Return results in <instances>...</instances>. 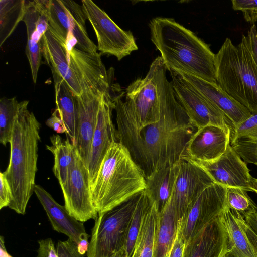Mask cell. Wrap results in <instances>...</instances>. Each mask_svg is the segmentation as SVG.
Wrapping results in <instances>:
<instances>
[{
	"instance_id": "cell-32",
	"label": "cell",
	"mask_w": 257,
	"mask_h": 257,
	"mask_svg": "<svg viewBox=\"0 0 257 257\" xmlns=\"http://www.w3.org/2000/svg\"><path fill=\"white\" fill-rule=\"evenodd\" d=\"M151 200L145 190L141 192L136 208L132 216L126 237L124 249L127 257H132L143 218Z\"/></svg>"
},
{
	"instance_id": "cell-25",
	"label": "cell",
	"mask_w": 257,
	"mask_h": 257,
	"mask_svg": "<svg viewBox=\"0 0 257 257\" xmlns=\"http://www.w3.org/2000/svg\"><path fill=\"white\" fill-rule=\"evenodd\" d=\"M221 217L228 237L229 250L238 257H257L242 226L243 217L226 207Z\"/></svg>"
},
{
	"instance_id": "cell-34",
	"label": "cell",
	"mask_w": 257,
	"mask_h": 257,
	"mask_svg": "<svg viewBox=\"0 0 257 257\" xmlns=\"http://www.w3.org/2000/svg\"><path fill=\"white\" fill-rule=\"evenodd\" d=\"M230 145L245 162L257 166V142L239 138L230 142Z\"/></svg>"
},
{
	"instance_id": "cell-40",
	"label": "cell",
	"mask_w": 257,
	"mask_h": 257,
	"mask_svg": "<svg viewBox=\"0 0 257 257\" xmlns=\"http://www.w3.org/2000/svg\"><path fill=\"white\" fill-rule=\"evenodd\" d=\"M245 38L248 48L257 67V27L255 24L251 26Z\"/></svg>"
},
{
	"instance_id": "cell-20",
	"label": "cell",
	"mask_w": 257,
	"mask_h": 257,
	"mask_svg": "<svg viewBox=\"0 0 257 257\" xmlns=\"http://www.w3.org/2000/svg\"><path fill=\"white\" fill-rule=\"evenodd\" d=\"M34 193L46 211L53 229L67 235L77 244L87 235L83 222L72 217L65 206L57 203L40 185H35Z\"/></svg>"
},
{
	"instance_id": "cell-12",
	"label": "cell",
	"mask_w": 257,
	"mask_h": 257,
	"mask_svg": "<svg viewBox=\"0 0 257 257\" xmlns=\"http://www.w3.org/2000/svg\"><path fill=\"white\" fill-rule=\"evenodd\" d=\"M74 158L66 182L61 187L65 207L72 217L84 222L98 216L91 196L89 173L75 146Z\"/></svg>"
},
{
	"instance_id": "cell-44",
	"label": "cell",
	"mask_w": 257,
	"mask_h": 257,
	"mask_svg": "<svg viewBox=\"0 0 257 257\" xmlns=\"http://www.w3.org/2000/svg\"><path fill=\"white\" fill-rule=\"evenodd\" d=\"M246 224L257 235V212L244 217Z\"/></svg>"
},
{
	"instance_id": "cell-36",
	"label": "cell",
	"mask_w": 257,
	"mask_h": 257,
	"mask_svg": "<svg viewBox=\"0 0 257 257\" xmlns=\"http://www.w3.org/2000/svg\"><path fill=\"white\" fill-rule=\"evenodd\" d=\"M232 8L242 12L246 21L252 25L257 21V0H232Z\"/></svg>"
},
{
	"instance_id": "cell-35",
	"label": "cell",
	"mask_w": 257,
	"mask_h": 257,
	"mask_svg": "<svg viewBox=\"0 0 257 257\" xmlns=\"http://www.w3.org/2000/svg\"><path fill=\"white\" fill-rule=\"evenodd\" d=\"M239 138L257 142V113H251L247 119L235 127L230 142Z\"/></svg>"
},
{
	"instance_id": "cell-46",
	"label": "cell",
	"mask_w": 257,
	"mask_h": 257,
	"mask_svg": "<svg viewBox=\"0 0 257 257\" xmlns=\"http://www.w3.org/2000/svg\"><path fill=\"white\" fill-rule=\"evenodd\" d=\"M0 257H12L6 250L4 238L3 236H1L0 237Z\"/></svg>"
},
{
	"instance_id": "cell-22",
	"label": "cell",
	"mask_w": 257,
	"mask_h": 257,
	"mask_svg": "<svg viewBox=\"0 0 257 257\" xmlns=\"http://www.w3.org/2000/svg\"><path fill=\"white\" fill-rule=\"evenodd\" d=\"M179 169V161L168 164L145 178V191L155 204L159 214L165 208L172 194Z\"/></svg>"
},
{
	"instance_id": "cell-38",
	"label": "cell",
	"mask_w": 257,
	"mask_h": 257,
	"mask_svg": "<svg viewBox=\"0 0 257 257\" xmlns=\"http://www.w3.org/2000/svg\"><path fill=\"white\" fill-rule=\"evenodd\" d=\"M12 200V194L9 184L4 172L0 173V209L8 207Z\"/></svg>"
},
{
	"instance_id": "cell-28",
	"label": "cell",
	"mask_w": 257,
	"mask_h": 257,
	"mask_svg": "<svg viewBox=\"0 0 257 257\" xmlns=\"http://www.w3.org/2000/svg\"><path fill=\"white\" fill-rule=\"evenodd\" d=\"M158 215L157 207L151 200L144 215L132 257H153Z\"/></svg>"
},
{
	"instance_id": "cell-29",
	"label": "cell",
	"mask_w": 257,
	"mask_h": 257,
	"mask_svg": "<svg viewBox=\"0 0 257 257\" xmlns=\"http://www.w3.org/2000/svg\"><path fill=\"white\" fill-rule=\"evenodd\" d=\"M65 6L71 24L72 34L76 44L75 47L83 51L97 53V46L91 40L87 33L86 17L82 5L70 0H61Z\"/></svg>"
},
{
	"instance_id": "cell-48",
	"label": "cell",
	"mask_w": 257,
	"mask_h": 257,
	"mask_svg": "<svg viewBox=\"0 0 257 257\" xmlns=\"http://www.w3.org/2000/svg\"><path fill=\"white\" fill-rule=\"evenodd\" d=\"M250 189L251 192H254L257 194V179L253 178Z\"/></svg>"
},
{
	"instance_id": "cell-5",
	"label": "cell",
	"mask_w": 257,
	"mask_h": 257,
	"mask_svg": "<svg viewBox=\"0 0 257 257\" xmlns=\"http://www.w3.org/2000/svg\"><path fill=\"white\" fill-rule=\"evenodd\" d=\"M145 177L126 148L118 141L108 150L90 186L98 213L109 211L145 190Z\"/></svg>"
},
{
	"instance_id": "cell-2",
	"label": "cell",
	"mask_w": 257,
	"mask_h": 257,
	"mask_svg": "<svg viewBox=\"0 0 257 257\" xmlns=\"http://www.w3.org/2000/svg\"><path fill=\"white\" fill-rule=\"evenodd\" d=\"M149 27L151 41L167 70L217 83L215 54L209 45L172 18H155Z\"/></svg>"
},
{
	"instance_id": "cell-41",
	"label": "cell",
	"mask_w": 257,
	"mask_h": 257,
	"mask_svg": "<svg viewBox=\"0 0 257 257\" xmlns=\"http://www.w3.org/2000/svg\"><path fill=\"white\" fill-rule=\"evenodd\" d=\"M46 124L48 127L52 128L57 134L66 132L65 124L56 109L52 113V116L47 119Z\"/></svg>"
},
{
	"instance_id": "cell-7",
	"label": "cell",
	"mask_w": 257,
	"mask_h": 257,
	"mask_svg": "<svg viewBox=\"0 0 257 257\" xmlns=\"http://www.w3.org/2000/svg\"><path fill=\"white\" fill-rule=\"evenodd\" d=\"M141 193L109 211L98 213L92 229L87 257H110L124 248Z\"/></svg>"
},
{
	"instance_id": "cell-6",
	"label": "cell",
	"mask_w": 257,
	"mask_h": 257,
	"mask_svg": "<svg viewBox=\"0 0 257 257\" xmlns=\"http://www.w3.org/2000/svg\"><path fill=\"white\" fill-rule=\"evenodd\" d=\"M214 67L217 84L251 113H256L257 67L245 36L237 46L226 38L215 54Z\"/></svg>"
},
{
	"instance_id": "cell-24",
	"label": "cell",
	"mask_w": 257,
	"mask_h": 257,
	"mask_svg": "<svg viewBox=\"0 0 257 257\" xmlns=\"http://www.w3.org/2000/svg\"><path fill=\"white\" fill-rule=\"evenodd\" d=\"M48 31L65 49L67 56L76 44L67 9L61 0H48Z\"/></svg>"
},
{
	"instance_id": "cell-42",
	"label": "cell",
	"mask_w": 257,
	"mask_h": 257,
	"mask_svg": "<svg viewBox=\"0 0 257 257\" xmlns=\"http://www.w3.org/2000/svg\"><path fill=\"white\" fill-rule=\"evenodd\" d=\"M184 246V242L177 232L176 237L165 257H182Z\"/></svg>"
},
{
	"instance_id": "cell-4",
	"label": "cell",
	"mask_w": 257,
	"mask_h": 257,
	"mask_svg": "<svg viewBox=\"0 0 257 257\" xmlns=\"http://www.w3.org/2000/svg\"><path fill=\"white\" fill-rule=\"evenodd\" d=\"M167 70L161 57L158 56L146 76L136 79L127 87L125 101L121 98L115 100L116 116L141 129L159 122L181 107L166 77Z\"/></svg>"
},
{
	"instance_id": "cell-47",
	"label": "cell",
	"mask_w": 257,
	"mask_h": 257,
	"mask_svg": "<svg viewBox=\"0 0 257 257\" xmlns=\"http://www.w3.org/2000/svg\"><path fill=\"white\" fill-rule=\"evenodd\" d=\"M110 257H127L126 252L124 248L112 254Z\"/></svg>"
},
{
	"instance_id": "cell-23",
	"label": "cell",
	"mask_w": 257,
	"mask_h": 257,
	"mask_svg": "<svg viewBox=\"0 0 257 257\" xmlns=\"http://www.w3.org/2000/svg\"><path fill=\"white\" fill-rule=\"evenodd\" d=\"M52 74L55 91V109L65 124L67 135L75 146L77 134V108L75 95L61 78L56 74Z\"/></svg>"
},
{
	"instance_id": "cell-8",
	"label": "cell",
	"mask_w": 257,
	"mask_h": 257,
	"mask_svg": "<svg viewBox=\"0 0 257 257\" xmlns=\"http://www.w3.org/2000/svg\"><path fill=\"white\" fill-rule=\"evenodd\" d=\"M67 57L81 91L90 90L109 97L114 102L123 96L124 92H120L119 85L113 82V72L106 70L100 53H88L73 47Z\"/></svg>"
},
{
	"instance_id": "cell-15",
	"label": "cell",
	"mask_w": 257,
	"mask_h": 257,
	"mask_svg": "<svg viewBox=\"0 0 257 257\" xmlns=\"http://www.w3.org/2000/svg\"><path fill=\"white\" fill-rule=\"evenodd\" d=\"M191 160L203 168L216 183L226 188L238 187L247 192L251 191L250 187L253 177L250 174L246 163L230 144L225 152L215 160L201 161Z\"/></svg>"
},
{
	"instance_id": "cell-39",
	"label": "cell",
	"mask_w": 257,
	"mask_h": 257,
	"mask_svg": "<svg viewBox=\"0 0 257 257\" xmlns=\"http://www.w3.org/2000/svg\"><path fill=\"white\" fill-rule=\"evenodd\" d=\"M37 257H58L57 250L51 238L39 240Z\"/></svg>"
},
{
	"instance_id": "cell-18",
	"label": "cell",
	"mask_w": 257,
	"mask_h": 257,
	"mask_svg": "<svg viewBox=\"0 0 257 257\" xmlns=\"http://www.w3.org/2000/svg\"><path fill=\"white\" fill-rule=\"evenodd\" d=\"M228 250V237L220 215L185 244L182 257H223Z\"/></svg>"
},
{
	"instance_id": "cell-31",
	"label": "cell",
	"mask_w": 257,
	"mask_h": 257,
	"mask_svg": "<svg viewBox=\"0 0 257 257\" xmlns=\"http://www.w3.org/2000/svg\"><path fill=\"white\" fill-rule=\"evenodd\" d=\"M19 106L16 97L0 100V143L5 146L10 143Z\"/></svg>"
},
{
	"instance_id": "cell-26",
	"label": "cell",
	"mask_w": 257,
	"mask_h": 257,
	"mask_svg": "<svg viewBox=\"0 0 257 257\" xmlns=\"http://www.w3.org/2000/svg\"><path fill=\"white\" fill-rule=\"evenodd\" d=\"M178 220L171 198L159 214L155 233L153 257H165L175 239Z\"/></svg>"
},
{
	"instance_id": "cell-3",
	"label": "cell",
	"mask_w": 257,
	"mask_h": 257,
	"mask_svg": "<svg viewBox=\"0 0 257 257\" xmlns=\"http://www.w3.org/2000/svg\"><path fill=\"white\" fill-rule=\"evenodd\" d=\"M29 101L20 102L10 141V156L3 172L10 187L12 200L8 207L24 215L34 192L37 171L41 124L28 109Z\"/></svg>"
},
{
	"instance_id": "cell-11",
	"label": "cell",
	"mask_w": 257,
	"mask_h": 257,
	"mask_svg": "<svg viewBox=\"0 0 257 257\" xmlns=\"http://www.w3.org/2000/svg\"><path fill=\"white\" fill-rule=\"evenodd\" d=\"M226 191L224 186L215 183L191 202L178 223L177 234L185 244L222 213L226 208Z\"/></svg>"
},
{
	"instance_id": "cell-37",
	"label": "cell",
	"mask_w": 257,
	"mask_h": 257,
	"mask_svg": "<svg viewBox=\"0 0 257 257\" xmlns=\"http://www.w3.org/2000/svg\"><path fill=\"white\" fill-rule=\"evenodd\" d=\"M56 250L58 257H83L78 251L77 244L70 238L59 241Z\"/></svg>"
},
{
	"instance_id": "cell-33",
	"label": "cell",
	"mask_w": 257,
	"mask_h": 257,
	"mask_svg": "<svg viewBox=\"0 0 257 257\" xmlns=\"http://www.w3.org/2000/svg\"><path fill=\"white\" fill-rule=\"evenodd\" d=\"M226 207L239 213L243 218L257 212V206L247 191L238 187L226 188Z\"/></svg>"
},
{
	"instance_id": "cell-16",
	"label": "cell",
	"mask_w": 257,
	"mask_h": 257,
	"mask_svg": "<svg viewBox=\"0 0 257 257\" xmlns=\"http://www.w3.org/2000/svg\"><path fill=\"white\" fill-rule=\"evenodd\" d=\"M102 97L90 90L82 91L80 95H75L77 108L75 147L86 167Z\"/></svg>"
},
{
	"instance_id": "cell-13",
	"label": "cell",
	"mask_w": 257,
	"mask_h": 257,
	"mask_svg": "<svg viewBox=\"0 0 257 257\" xmlns=\"http://www.w3.org/2000/svg\"><path fill=\"white\" fill-rule=\"evenodd\" d=\"M216 183L201 166L187 157L179 161V169L171 200L178 222L191 202L205 188Z\"/></svg>"
},
{
	"instance_id": "cell-27",
	"label": "cell",
	"mask_w": 257,
	"mask_h": 257,
	"mask_svg": "<svg viewBox=\"0 0 257 257\" xmlns=\"http://www.w3.org/2000/svg\"><path fill=\"white\" fill-rule=\"evenodd\" d=\"M50 145H46V149L54 156L52 171L60 186L67 181L70 166L74 158V145L69 139L64 140L59 135L50 137Z\"/></svg>"
},
{
	"instance_id": "cell-30",
	"label": "cell",
	"mask_w": 257,
	"mask_h": 257,
	"mask_svg": "<svg viewBox=\"0 0 257 257\" xmlns=\"http://www.w3.org/2000/svg\"><path fill=\"white\" fill-rule=\"evenodd\" d=\"M29 1H0V46L23 21Z\"/></svg>"
},
{
	"instance_id": "cell-1",
	"label": "cell",
	"mask_w": 257,
	"mask_h": 257,
	"mask_svg": "<svg viewBox=\"0 0 257 257\" xmlns=\"http://www.w3.org/2000/svg\"><path fill=\"white\" fill-rule=\"evenodd\" d=\"M116 122L118 142L128 150L145 178L186 157L187 143L197 130L182 106L141 129L117 116Z\"/></svg>"
},
{
	"instance_id": "cell-45",
	"label": "cell",
	"mask_w": 257,
	"mask_h": 257,
	"mask_svg": "<svg viewBox=\"0 0 257 257\" xmlns=\"http://www.w3.org/2000/svg\"><path fill=\"white\" fill-rule=\"evenodd\" d=\"M89 235L88 234L84 236L77 244L78 249L79 253L84 255L87 253L89 246V242L88 241V238Z\"/></svg>"
},
{
	"instance_id": "cell-14",
	"label": "cell",
	"mask_w": 257,
	"mask_h": 257,
	"mask_svg": "<svg viewBox=\"0 0 257 257\" xmlns=\"http://www.w3.org/2000/svg\"><path fill=\"white\" fill-rule=\"evenodd\" d=\"M114 107L113 100L102 96L87 164L90 188L97 177L108 150L114 142L118 141L116 128L112 120Z\"/></svg>"
},
{
	"instance_id": "cell-19",
	"label": "cell",
	"mask_w": 257,
	"mask_h": 257,
	"mask_svg": "<svg viewBox=\"0 0 257 257\" xmlns=\"http://www.w3.org/2000/svg\"><path fill=\"white\" fill-rule=\"evenodd\" d=\"M180 73L199 94L220 110L235 127L251 115L248 109L231 97L217 83Z\"/></svg>"
},
{
	"instance_id": "cell-21",
	"label": "cell",
	"mask_w": 257,
	"mask_h": 257,
	"mask_svg": "<svg viewBox=\"0 0 257 257\" xmlns=\"http://www.w3.org/2000/svg\"><path fill=\"white\" fill-rule=\"evenodd\" d=\"M41 46L42 55L52 74L61 78L75 95H80L81 89L70 66L66 51L48 30L42 38Z\"/></svg>"
},
{
	"instance_id": "cell-17",
	"label": "cell",
	"mask_w": 257,
	"mask_h": 257,
	"mask_svg": "<svg viewBox=\"0 0 257 257\" xmlns=\"http://www.w3.org/2000/svg\"><path fill=\"white\" fill-rule=\"evenodd\" d=\"M231 131L214 125L197 130L189 140L186 157L201 161H211L220 157L230 144Z\"/></svg>"
},
{
	"instance_id": "cell-9",
	"label": "cell",
	"mask_w": 257,
	"mask_h": 257,
	"mask_svg": "<svg viewBox=\"0 0 257 257\" xmlns=\"http://www.w3.org/2000/svg\"><path fill=\"white\" fill-rule=\"evenodd\" d=\"M81 3L86 19L94 30L97 49L101 53L114 56L119 61L138 49L131 32L120 28L93 1L82 0Z\"/></svg>"
},
{
	"instance_id": "cell-10",
	"label": "cell",
	"mask_w": 257,
	"mask_h": 257,
	"mask_svg": "<svg viewBox=\"0 0 257 257\" xmlns=\"http://www.w3.org/2000/svg\"><path fill=\"white\" fill-rule=\"evenodd\" d=\"M176 98L184 108L192 124L197 129L214 125L229 130L231 136L235 126L216 106L199 94L175 70L169 71Z\"/></svg>"
},
{
	"instance_id": "cell-49",
	"label": "cell",
	"mask_w": 257,
	"mask_h": 257,
	"mask_svg": "<svg viewBox=\"0 0 257 257\" xmlns=\"http://www.w3.org/2000/svg\"><path fill=\"white\" fill-rule=\"evenodd\" d=\"M223 257H238L231 251L228 250L224 255Z\"/></svg>"
},
{
	"instance_id": "cell-43",
	"label": "cell",
	"mask_w": 257,
	"mask_h": 257,
	"mask_svg": "<svg viewBox=\"0 0 257 257\" xmlns=\"http://www.w3.org/2000/svg\"><path fill=\"white\" fill-rule=\"evenodd\" d=\"M243 229L257 255V235L245 222L244 218L241 219Z\"/></svg>"
}]
</instances>
